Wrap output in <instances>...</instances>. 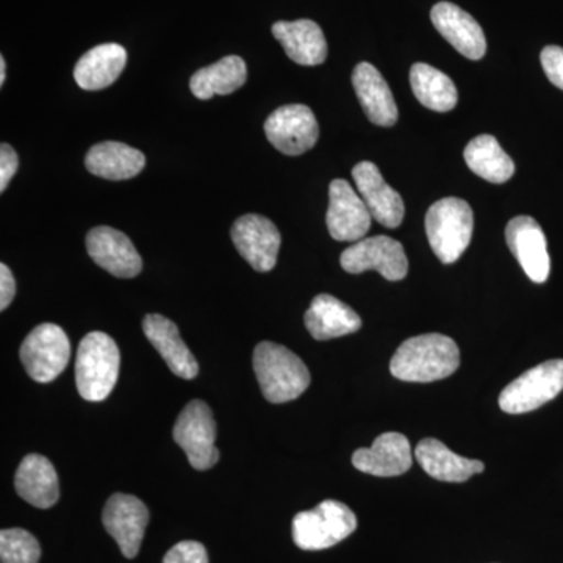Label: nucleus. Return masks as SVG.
Here are the masks:
<instances>
[{"label": "nucleus", "mask_w": 563, "mask_h": 563, "mask_svg": "<svg viewBox=\"0 0 563 563\" xmlns=\"http://www.w3.org/2000/svg\"><path fill=\"white\" fill-rule=\"evenodd\" d=\"M461 366V351L450 336L426 333L406 340L395 352L390 372L404 383H435L453 376Z\"/></svg>", "instance_id": "f257e3e1"}, {"label": "nucleus", "mask_w": 563, "mask_h": 563, "mask_svg": "<svg viewBox=\"0 0 563 563\" xmlns=\"http://www.w3.org/2000/svg\"><path fill=\"white\" fill-rule=\"evenodd\" d=\"M412 448L402 433L387 432L374 440L372 448H361L352 455L358 472L377 477H395L412 468Z\"/></svg>", "instance_id": "a211bd4d"}, {"label": "nucleus", "mask_w": 563, "mask_h": 563, "mask_svg": "<svg viewBox=\"0 0 563 563\" xmlns=\"http://www.w3.org/2000/svg\"><path fill=\"white\" fill-rule=\"evenodd\" d=\"M232 242L240 255L258 273L272 272L279 255L282 236L262 214H244L232 228Z\"/></svg>", "instance_id": "f8f14e48"}, {"label": "nucleus", "mask_w": 563, "mask_h": 563, "mask_svg": "<svg viewBox=\"0 0 563 563\" xmlns=\"http://www.w3.org/2000/svg\"><path fill=\"white\" fill-rule=\"evenodd\" d=\"M173 437L192 468L206 472L220 461V451L214 444L217 422L206 402L195 399L187 404L174 424Z\"/></svg>", "instance_id": "423d86ee"}, {"label": "nucleus", "mask_w": 563, "mask_h": 563, "mask_svg": "<svg viewBox=\"0 0 563 563\" xmlns=\"http://www.w3.org/2000/svg\"><path fill=\"white\" fill-rule=\"evenodd\" d=\"M372 213L350 181L335 179L329 187L325 224L336 242L357 243L372 229Z\"/></svg>", "instance_id": "9b49d317"}, {"label": "nucleus", "mask_w": 563, "mask_h": 563, "mask_svg": "<svg viewBox=\"0 0 563 563\" xmlns=\"http://www.w3.org/2000/svg\"><path fill=\"white\" fill-rule=\"evenodd\" d=\"M87 251L92 262L111 276L132 279L143 269V261L131 239L109 225H99L88 233Z\"/></svg>", "instance_id": "4468645a"}, {"label": "nucleus", "mask_w": 563, "mask_h": 563, "mask_svg": "<svg viewBox=\"0 0 563 563\" xmlns=\"http://www.w3.org/2000/svg\"><path fill=\"white\" fill-rule=\"evenodd\" d=\"M342 268L350 274L374 269L385 279L402 280L409 273V261L401 243L387 235L369 236L343 251Z\"/></svg>", "instance_id": "1a4fd4ad"}, {"label": "nucleus", "mask_w": 563, "mask_h": 563, "mask_svg": "<svg viewBox=\"0 0 563 563\" xmlns=\"http://www.w3.org/2000/svg\"><path fill=\"white\" fill-rule=\"evenodd\" d=\"M38 540L24 529H3L0 532V561L2 563H38Z\"/></svg>", "instance_id": "c756f323"}, {"label": "nucleus", "mask_w": 563, "mask_h": 563, "mask_svg": "<svg viewBox=\"0 0 563 563\" xmlns=\"http://www.w3.org/2000/svg\"><path fill=\"white\" fill-rule=\"evenodd\" d=\"M506 242L529 279L536 284L548 280L551 272L547 236L531 217H517L507 224Z\"/></svg>", "instance_id": "2eb2a0df"}, {"label": "nucleus", "mask_w": 563, "mask_h": 563, "mask_svg": "<svg viewBox=\"0 0 563 563\" xmlns=\"http://www.w3.org/2000/svg\"><path fill=\"white\" fill-rule=\"evenodd\" d=\"M21 361L25 372L41 384L57 379L70 358L68 335L60 325L44 322L36 325L22 343Z\"/></svg>", "instance_id": "0eeeda50"}, {"label": "nucleus", "mask_w": 563, "mask_h": 563, "mask_svg": "<svg viewBox=\"0 0 563 563\" xmlns=\"http://www.w3.org/2000/svg\"><path fill=\"white\" fill-rule=\"evenodd\" d=\"M118 344L103 332H91L81 340L76 358V384L85 401L109 398L120 376Z\"/></svg>", "instance_id": "7ed1b4c3"}, {"label": "nucleus", "mask_w": 563, "mask_h": 563, "mask_svg": "<svg viewBox=\"0 0 563 563\" xmlns=\"http://www.w3.org/2000/svg\"><path fill=\"white\" fill-rule=\"evenodd\" d=\"M246 80V63L239 55H229L207 68L196 70L190 80V90L201 101H209L217 95H232Z\"/></svg>", "instance_id": "bb28decb"}, {"label": "nucleus", "mask_w": 563, "mask_h": 563, "mask_svg": "<svg viewBox=\"0 0 563 563\" xmlns=\"http://www.w3.org/2000/svg\"><path fill=\"white\" fill-rule=\"evenodd\" d=\"M544 74L555 87L563 90V49L559 46H548L540 55Z\"/></svg>", "instance_id": "2f4dec72"}, {"label": "nucleus", "mask_w": 563, "mask_h": 563, "mask_svg": "<svg viewBox=\"0 0 563 563\" xmlns=\"http://www.w3.org/2000/svg\"><path fill=\"white\" fill-rule=\"evenodd\" d=\"M410 84L415 98L426 109L444 113L457 106L459 95L454 81L433 66L426 63L413 65L410 69Z\"/></svg>", "instance_id": "c85d7f7f"}, {"label": "nucleus", "mask_w": 563, "mask_h": 563, "mask_svg": "<svg viewBox=\"0 0 563 563\" xmlns=\"http://www.w3.org/2000/svg\"><path fill=\"white\" fill-rule=\"evenodd\" d=\"M7 79V62L5 58L0 57V85L5 84Z\"/></svg>", "instance_id": "f704fd0d"}, {"label": "nucleus", "mask_w": 563, "mask_h": 563, "mask_svg": "<svg viewBox=\"0 0 563 563\" xmlns=\"http://www.w3.org/2000/svg\"><path fill=\"white\" fill-rule=\"evenodd\" d=\"M355 529V514L346 504L333 499L292 518V540L303 551L328 550L343 542Z\"/></svg>", "instance_id": "39448f33"}, {"label": "nucleus", "mask_w": 563, "mask_h": 563, "mask_svg": "<svg viewBox=\"0 0 563 563\" xmlns=\"http://www.w3.org/2000/svg\"><path fill=\"white\" fill-rule=\"evenodd\" d=\"M254 372L263 396L273 404L295 401L310 385L306 363L282 344H257L254 351Z\"/></svg>", "instance_id": "f03ea898"}, {"label": "nucleus", "mask_w": 563, "mask_h": 563, "mask_svg": "<svg viewBox=\"0 0 563 563\" xmlns=\"http://www.w3.org/2000/svg\"><path fill=\"white\" fill-rule=\"evenodd\" d=\"M20 168V157L10 144L0 146V191H5L14 174Z\"/></svg>", "instance_id": "473e14b6"}, {"label": "nucleus", "mask_w": 563, "mask_h": 563, "mask_svg": "<svg viewBox=\"0 0 563 563\" xmlns=\"http://www.w3.org/2000/svg\"><path fill=\"white\" fill-rule=\"evenodd\" d=\"M466 165L476 176L492 184H506L512 179L515 165L512 158L503 151L492 135H479L466 144L463 151Z\"/></svg>", "instance_id": "cd10ccee"}, {"label": "nucleus", "mask_w": 563, "mask_h": 563, "mask_svg": "<svg viewBox=\"0 0 563 563\" xmlns=\"http://www.w3.org/2000/svg\"><path fill=\"white\" fill-rule=\"evenodd\" d=\"M266 139L285 155H301L312 150L320 136L313 111L302 103L280 107L265 122Z\"/></svg>", "instance_id": "9d476101"}, {"label": "nucleus", "mask_w": 563, "mask_h": 563, "mask_svg": "<svg viewBox=\"0 0 563 563\" xmlns=\"http://www.w3.org/2000/svg\"><path fill=\"white\" fill-rule=\"evenodd\" d=\"M163 563H209V555L202 543L185 540L174 544L163 559Z\"/></svg>", "instance_id": "7c9ffc66"}, {"label": "nucleus", "mask_w": 563, "mask_h": 563, "mask_svg": "<svg viewBox=\"0 0 563 563\" xmlns=\"http://www.w3.org/2000/svg\"><path fill=\"white\" fill-rule=\"evenodd\" d=\"M562 390L563 361L543 362L504 388L499 395V407L506 413L532 412L553 401Z\"/></svg>", "instance_id": "6e6552de"}, {"label": "nucleus", "mask_w": 563, "mask_h": 563, "mask_svg": "<svg viewBox=\"0 0 563 563\" xmlns=\"http://www.w3.org/2000/svg\"><path fill=\"white\" fill-rule=\"evenodd\" d=\"M14 487L24 501L38 509H49L60 498L57 472L49 459L40 454L22 459L14 476Z\"/></svg>", "instance_id": "4be33fe9"}, {"label": "nucleus", "mask_w": 563, "mask_h": 563, "mask_svg": "<svg viewBox=\"0 0 563 563\" xmlns=\"http://www.w3.org/2000/svg\"><path fill=\"white\" fill-rule=\"evenodd\" d=\"M306 328L314 340L325 342L361 331L362 320L335 296L318 295L306 312Z\"/></svg>", "instance_id": "5701e85b"}, {"label": "nucleus", "mask_w": 563, "mask_h": 563, "mask_svg": "<svg viewBox=\"0 0 563 563\" xmlns=\"http://www.w3.org/2000/svg\"><path fill=\"white\" fill-rule=\"evenodd\" d=\"M273 35L284 47L288 58L298 65H322L328 57V43L317 22L279 21L273 25Z\"/></svg>", "instance_id": "412c9836"}, {"label": "nucleus", "mask_w": 563, "mask_h": 563, "mask_svg": "<svg viewBox=\"0 0 563 563\" xmlns=\"http://www.w3.org/2000/svg\"><path fill=\"white\" fill-rule=\"evenodd\" d=\"M415 457L429 476L443 483H465L485 470L483 462L462 457L437 439L421 440L415 450Z\"/></svg>", "instance_id": "393cba45"}, {"label": "nucleus", "mask_w": 563, "mask_h": 563, "mask_svg": "<svg viewBox=\"0 0 563 563\" xmlns=\"http://www.w3.org/2000/svg\"><path fill=\"white\" fill-rule=\"evenodd\" d=\"M143 331L176 376L187 380L198 376V362L181 340L179 329L172 320L158 313L147 314L143 321Z\"/></svg>", "instance_id": "6ab92c4d"}, {"label": "nucleus", "mask_w": 563, "mask_h": 563, "mask_svg": "<svg viewBox=\"0 0 563 563\" xmlns=\"http://www.w3.org/2000/svg\"><path fill=\"white\" fill-rule=\"evenodd\" d=\"M433 27L451 46L470 60H481L487 52L484 31L472 14L451 2H440L431 11Z\"/></svg>", "instance_id": "f3484780"}, {"label": "nucleus", "mask_w": 563, "mask_h": 563, "mask_svg": "<svg viewBox=\"0 0 563 563\" xmlns=\"http://www.w3.org/2000/svg\"><path fill=\"white\" fill-rule=\"evenodd\" d=\"M128 65V52L120 44L107 43L81 55L74 79L81 90L99 91L114 84Z\"/></svg>", "instance_id": "b1692460"}, {"label": "nucleus", "mask_w": 563, "mask_h": 563, "mask_svg": "<svg viewBox=\"0 0 563 563\" xmlns=\"http://www.w3.org/2000/svg\"><path fill=\"white\" fill-rule=\"evenodd\" d=\"M16 295V282L5 263L0 265V310H5Z\"/></svg>", "instance_id": "72a5a7b5"}, {"label": "nucleus", "mask_w": 563, "mask_h": 563, "mask_svg": "<svg viewBox=\"0 0 563 563\" xmlns=\"http://www.w3.org/2000/svg\"><path fill=\"white\" fill-rule=\"evenodd\" d=\"M473 229V210L463 199H440L426 213L429 244L439 261L446 265L462 257L472 243Z\"/></svg>", "instance_id": "20e7f679"}, {"label": "nucleus", "mask_w": 563, "mask_h": 563, "mask_svg": "<svg viewBox=\"0 0 563 563\" xmlns=\"http://www.w3.org/2000/svg\"><path fill=\"white\" fill-rule=\"evenodd\" d=\"M85 166L102 179L128 180L143 172L146 157L143 152L120 141H103L88 151Z\"/></svg>", "instance_id": "a878e982"}, {"label": "nucleus", "mask_w": 563, "mask_h": 563, "mask_svg": "<svg viewBox=\"0 0 563 563\" xmlns=\"http://www.w3.org/2000/svg\"><path fill=\"white\" fill-rule=\"evenodd\" d=\"M352 87L368 120L383 128H391L399 113L395 98L383 74L372 63H361L352 73Z\"/></svg>", "instance_id": "aec40b11"}, {"label": "nucleus", "mask_w": 563, "mask_h": 563, "mask_svg": "<svg viewBox=\"0 0 563 563\" xmlns=\"http://www.w3.org/2000/svg\"><path fill=\"white\" fill-rule=\"evenodd\" d=\"M102 521L124 558H136L150 523V510L144 503L136 496L117 493L103 507Z\"/></svg>", "instance_id": "ddd939ff"}, {"label": "nucleus", "mask_w": 563, "mask_h": 563, "mask_svg": "<svg viewBox=\"0 0 563 563\" xmlns=\"http://www.w3.org/2000/svg\"><path fill=\"white\" fill-rule=\"evenodd\" d=\"M355 187L368 207L373 220L384 228L396 229L402 224L406 207L401 195L393 190L373 162H362L352 169Z\"/></svg>", "instance_id": "dca6fc26"}]
</instances>
